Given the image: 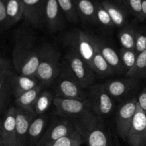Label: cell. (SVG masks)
Wrapping results in <instances>:
<instances>
[{"label":"cell","mask_w":146,"mask_h":146,"mask_svg":"<svg viewBox=\"0 0 146 146\" xmlns=\"http://www.w3.org/2000/svg\"><path fill=\"white\" fill-rule=\"evenodd\" d=\"M36 116V115L32 113L16 108V133L18 146H27L29 128L31 121Z\"/></svg>","instance_id":"obj_15"},{"label":"cell","mask_w":146,"mask_h":146,"mask_svg":"<svg viewBox=\"0 0 146 146\" xmlns=\"http://www.w3.org/2000/svg\"><path fill=\"white\" fill-rule=\"evenodd\" d=\"M24 6V19L34 27L44 24L45 0H21Z\"/></svg>","instance_id":"obj_16"},{"label":"cell","mask_w":146,"mask_h":146,"mask_svg":"<svg viewBox=\"0 0 146 146\" xmlns=\"http://www.w3.org/2000/svg\"><path fill=\"white\" fill-rule=\"evenodd\" d=\"M64 42L70 51L77 54L91 66L96 48L91 34L80 29L72 30L64 36Z\"/></svg>","instance_id":"obj_5"},{"label":"cell","mask_w":146,"mask_h":146,"mask_svg":"<svg viewBox=\"0 0 146 146\" xmlns=\"http://www.w3.org/2000/svg\"><path fill=\"white\" fill-rule=\"evenodd\" d=\"M57 1L67 20L74 24L78 22L79 17L74 0H57Z\"/></svg>","instance_id":"obj_29"},{"label":"cell","mask_w":146,"mask_h":146,"mask_svg":"<svg viewBox=\"0 0 146 146\" xmlns=\"http://www.w3.org/2000/svg\"><path fill=\"white\" fill-rule=\"evenodd\" d=\"M61 72L78 83L84 89L91 86L95 81L96 74L89 64L70 50L63 60Z\"/></svg>","instance_id":"obj_4"},{"label":"cell","mask_w":146,"mask_h":146,"mask_svg":"<svg viewBox=\"0 0 146 146\" xmlns=\"http://www.w3.org/2000/svg\"><path fill=\"white\" fill-rule=\"evenodd\" d=\"M54 84L55 97L77 100H88V92L71 78L62 72Z\"/></svg>","instance_id":"obj_9"},{"label":"cell","mask_w":146,"mask_h":146,"mask_svg":"<svg viewBox=\"0 0 146 146\" xmlns=\"http://www.w3.org/2000/svg\"><path fill=\"white\" fill-rule=\"evenodd\" d=\"M44 89V86L41 84L36 88L21 94L16 98L15 104L17 108L22 109L27 112L34 113V108L38 95Z\"/></svg>","instance_id":"obj_20"},{"label":"cell","mask_w":146,"mask_h":146,"mask_svg":"<svg viewBox=\"0 0 146 146\" xmlns=\"http://www.w3.org/2000/svg\"><path fill=\"white\" fill-rule=\"evenodd\" d=\"M7 26V16L6 11V1L0 0V27Z\"/></svg>","instance_id":"obj_36"},{"label":"cell","mask_w":146,"mask_h":146,"mask_svg":"<svg viewBox=\"0 0 146 146\" xmlns=\"http://www.w3.org/2000/svg\"><path fill=\"white\" fill-rule=\"evenodd\" d=\"M7 26H11L24 18V6L21 0H6Z\"/></svg>","instance_id":"obj_23"},{"label":"cell","mask_w":146,"mask_h":146,"mask_svg":"<svg viewBox=\"0 0 146 146\" xmlns=\"http://www.w3.org/2000/svg\"><path fill=\"white\" fill-rule=\"evenodd\" d=\"M53 105L56 115L72 123L91 111L88 100L83 101L54 96Z\"/></svg>","instance_id":"obj_7"},{"label":"cell","mask_w":146,"mask_h":146,"mask_svg":"<svg viewBox=\"0 0 146 146\" xmlns=\"http://www.w3.org/2000/svg\"><path fill=\"white\" fill-rule=\"evenodd\" d=\"M40 61V47L34 38L24 34L17 38L13 51V64L19 74L35 76Z\"/></svg>","instance_id":"obj_2"},{"label":"cell","mask_w":146,"mask_h":146,"mask_svg":"<svg viewBox=\"0 0 146 146\" xmlns=\"http://www.w3.org/2000/svg\"><path fill=\"white\" fill-rule=\"evenodd\" d=\"M136 29L133 27L126 24L121 28L118 36L122 48L135 49Z\"/></svg>","instance_id":"obj_26"},{"label":"cell","mask_w":146,"mask_h":146,"mask_svg":"<svg viewBox=\"0 0 146 146\" xmlns=\"http://www.w3.org/2000/svg\"><path fill=\"white\" fill-rule=\"evenodd\" d=\"M127 6L131 14L139 21H145L143 12V0H125Z\"/></svg>","instance_id":"obj_32"},{"label":"cell","mask_w":146,"mask_h":146,"mask_svg":"<svg viewBox=\"0 0 146 146\" xmlns=\"http://www.w3.org/2000/svg\"><path fill=\"white\" fill-rule=\"evenodd\" d=\"M101 3L106 9L115 27L122 28L127 24V14L125 10L115 3L104 0Z\"/></svg>","instance_id":"obj_22"},{"label":"cell","mask_w":146,"mask_h":146,"mask_svg":"<svg viewBox=\"0 0 146 146\" xmlns=\"http://www.w3.org/2000/svg\"><path fill=\"white\" fill-rule=\"evenodd\" d=\"M135 50L138 54L146 50V30H136Z\"/></svg>","instance_id":"obj_33"},{"label":"cell","mask_w":146,"mask_h":146,"mask_svg":"<svg viewBox=\"0 0 146 146\" xmlns=\"http://www.w3.org/2000/svg\"><path fill=\"white\" fill-rule=\"evenodd\" d=\"M2 145V139H1V133H0V145Z\"/></svg>","instance_id":"obj_39"},{"label":"cell","mask_w":146,"mask_h":146,"mask_svg":"<svg viewBox=\"0 0 146 146\" xmlns=\"http://www.w3.org/2000/svg\"><path fill=\"white\" fill-rule=\"evenodd\" d=\"M4 1H6V0H4Z\"/></svg>","instance_id":"obj_42"},{"label":"cell","mask_w":146,"mask_h":146,"mask_svg":"<svg viewBox=\"0 0 146 146\" xmlns=\"http://www.w3.org/2000/svg\"><path fill=\"white\" fill-rule=\"evenodd\" d=\"M138 84V80L127 77L107 81L103 85L114 99L119 100L129 95Z\"/></svg>","instance_id":"obj_13"},{"label":"cell","mask_w":146,"mask_h":146,"mask_svg":"<svg viewBox=\"0 0 146 146\" xmlns=\"http://www.w3.org/2000/svg\"><path fill=\"white\" fill-rule=\"evenodd\" d=\"M85 143L82 135L74 130L68 135L59 138L49 146H81Z\"/></svg>","instance_id":"obj_28"},{"label":"cell","mask_w":146,"mask_h":146,"mask_svg":"<svg viewBox=\"0 0 146 146\" xmlns=\"http://www.w3.org/2000/svg\"><path fill=\"white\" fill-rule=\"evenodd\" d=\"M61 55L58 50L48 44L40 47V61L35 76L44 87L56 81L61 73Z\"/></svg>","instance_id":"obj_3"},{"label":"cell","mask_w":146,"mask_h":146,"mask_svg":"<svg viewBox=\"0 0 146 146\" xmlns=\"http://www.w3.org/2000/svg\"><path fill=\"white\" fill-rule=\"evenodd\" d=\"M88 101L91 111L101 118L109 116L115 109V99L108 94L103 84H93L89 87Z\"/></svg>","instance_id":"obj_6"},{"label":"cell","mask_w":146,"mask_h":146,"mask_svg":"<svg viewBox=\"0 0 146 146\" xmlns=\"http://www.w3.org/2000/svg\"><path fill=\"white\" fill-rule=\"evenodd\" d=\"M125 76L137 80L146 78V50L138 54L135 66Z\"/></svg>","instance_id":"obj_27"},{"label":"cell","mask_w":146,"mask_h":146,"mask_svg":"<svg viewBox=\"0 0 146 146\" xmlns=\"http://www.w3.org/2000/svg\"><path fill=\"white\" fill-rule=\"evenodd\" d=\"M0 146H3V145H0Z\"/></svg>","instance_id":"obj_41"},{"label":"cell","mask_w":146,"mask_h":146,"mask_svg":"<svg viewBox=\"0 0 146 146\" xmlns=\"http://www.w3.org/2000/svg\"><path fill=\"white\" fill-rule=\"evenodd\" d=\"M125 141L130 146H146V113L138 105Z\"/></svg>","instance_id":"obj_11"},{"label":"cell","mask_w":146,"mask_h":146,"mask_svg":"<svg viewBox=\"0 0 146 146\" xmlns=\"http://www.w3.org/2000/svg\"><path fill=\"white\" fill-rule=\"evenodd\" d=\"M1 127H2V121H0V133L1 132Z\"/></svg>","instance_id":"obj_40"},{"label":"cell","mask_w":146,"mask_h":146,"mask_svg":"<svg viewBox=\"0 0 146 146\" xmlns=\"http://www.w3.org/2000/svg\"><path fill=\"white\" fill-rule=\"evenodd\" d=\"M78 17L84 22L96 24V12L98 2L95 0H74Z\"/></svg>","instance_id":"obj_21"},{"label":"cell","mask_w":146,"mask_h":146,"mask_svg":"<svg viewBox=\"0 0 146 146\" xmlns=\"http://www.w3.org/2000/svg\"><path fill=\"white\" fill-rule=\"evenodd\" d=\"M95 48V54H94V58H93L91 66L94 73L97 75L103 77L114 75L115 73H114V71L111 68V66L106 61L105 58L103 57L101 53L97 50L96 47Z\"/></svg>","instance_id":"obj_24"},{"label":"cell","mask_w":146,"mask_h":146,"mask_svg":"<svg viewBox=\"0 0 146 146\" xmlns=\"http://www.w3.org/2000/svg\"><path fill=\"white\" fill-rule=\"evenodd\" d=\"M62 11L57 0H45L44 24L51 32H57L64 26Z\"/></svg>","instance_id":"obj_14"},{"label":"cell","mask_w":146,"mask_h":146,"mask_svg":"<svg viewBox=\"0 0 146 146\" xmlns=\"http://www.w3.org/2000/svg\"><path fill=\"white\" fill-rule=\"evenodd\" d=\"M48 117L46 115L36 116L30 124L27 138V145L36 146L44 135L48 127Z\"/></svg>","instance_id":"obj_19"},{"label":"cell","mask_w":146,"mask_h":146,"mask_svg":"<svg viewBox=\"0 0 146 146\" xmlns=\"http://www.w3.org/2000/svg\"><path fill=\"white\" fill-rule=\"evenodd\" d=\"M119 54L123 66L126 74L135 66L138 54L135 49H125L121 48Z\"/></svg>","instance_id":"obj_30"},{"label":"cell","mask_w":146,"mask_h":146,"mask_svg":"<svg viewBox=\"0 0 146 146\" xmlns=\"http://www.w3.org/2000/svg\"><path fill=\"white\" fill-rule=\"evenodd\" d=\"M136 98L138 106L146 113V87L139 93Z\"/></svg>","instance_id":"obj_37"},{"label":"cell","mask_w":146,"mask_h":146,"mask_svg":"<svg viewBox=\"0 0 146 146\" xmlns=\"http://www.w3.org/2000/svg\"><path fill=\"white\" fill-rule=\"evenodd\" d=\"M10 75H11V73L9 63L7 60L0 58V78Z\"/></svg>","instance_id":"obj_35"},{"label":"cell","mask_w":146,"mask_h":146,"mask_svg":"<svg viewBox=\"0 0 146 146\" xmlns=\"http://www.w3.org/2000/svg\"><path fill=\"white\" fill-rule=\"evenodd\" d=\"M138 108L136 97H133L121 103L115 113V128L118 135L126 141L128 132Z\"/></svg>","instance_id":"obj_8"},{"label":"cell","mask_w":146,"mask_h":146,"mask_svg":"<svg viewBox=\"0 0 146 146\" xmlns=\"http://www.w3.org/2000/svg\"><path fill=\"white\" fill-rule=\"evenodd\" d=\"M10 76H5L0 78V107L7 98L9 88H11L9 84Z\"/></svg>","instance_id":"obj_34"},{"label":"cell","mask_w":146,"mask_h":146,"mask_svg":"<svg viewBox=\"0 0 146 146\" xmlns=\"http://www.w3.org/2000/svg\"><path fill=\"white\" fill-rule=\"evenodd\" d=\"M9 84L16 98L41 84L35 76H26L19 74L10 76Z\"/></svg>","instance_id":"obj_18"},{"label":"cell","mask_w":146,"mask_h":146,"mask_svg":"<svg viewBox=\"0 0 146 146\" xmlns=\"http://www.w3.org/2000/svg\"><path fill=\"white\" fill-rule=\"evenodd\" d=\"M91 38L95 47L111 66L115 74H125L119 53L117 52L115 48H113L108 43L103 40L102 38H98L93 35H91Z\"/></svg>","instance_id":"obj_12"},{"label":"cell","mask_w":146,"mask_h":146,"mask_svg":"<svg viewBox=\"0 0 146 146\" xmlns=\"http://www.w3.org/2000/svg\"><path fill=\"white\" fill-rule=\"evenodd\" d=\"M54 96L51 91L44 89L38 95L34 105V113L36 116L46 115L54 104Z\"/></svg>","instance_id":"obj_25"},{"label":"cell","mask_w":146,"mask_h":146,"mask_svg":"<svg viewBox=\"0 0 146 146\" xmlns=\"http://www.w3.org/2000/svg\"><path fill=\"white\" fill-rule=\"evenodd\" d=\"M142 8H143V12L144 17H145V19L146 20V0H143Z\"/></svg>","instance_id":"obj_38"},{"label":"cell","mask_w":146,"mask_h":146,"mask_svg":"<svg viewBox=\"0 0 146 146\" xmlns=\"http://www.w3.org/2000/svg\"><path fill=\"white\" fill-rule=\"evenodd\" d=\"M16 108L11 107L6 113L1 127V139L3 146H18L15 121Z\"/></svg>","instance_id":"obj_17"},{"label":"cell","mask_w":146,"mask_h":146,"mask_svg":"<svg viewBox=\"0 0 146 146\" xmlns=\"http://www.w3.org/2000/svg\"><path fill=\"white\" fill-rule=\"evenodd\" d=\"M87 146H113L111 132L103 118L88 111L73 122Z\"/></svg>","instance_id":"obj_1"},{"label":"cell","mask_w":146,"mask_h":146,"mask_svg":"<svg viewBox=\"0 0 146 146\" xmlns=\"http://www.w3.org/2000/svg\"><path fill=\"white\" fill-rule=\"evenodd\" d=\"M74 130V124L69 120L64 118L54 120L48 125L44 135L36 146H49Z\"/></svg>","instance_id":"obj_10"},{"label":"cell","mask_w":146,"mask_h":146,"mask_svg":"<svg viewBox=\"0 0 146 146\" xmlns=\"http://www.w3.org/2000/svg\"><path fill=\"white\" fill-rule=\"evenodd\" d=\"M96 24H100L104 27L110 28L115 27L111 20V17L101 2H98L96 12Z\"/></svg>","instance_id":"obj_31"}]
</instances>
